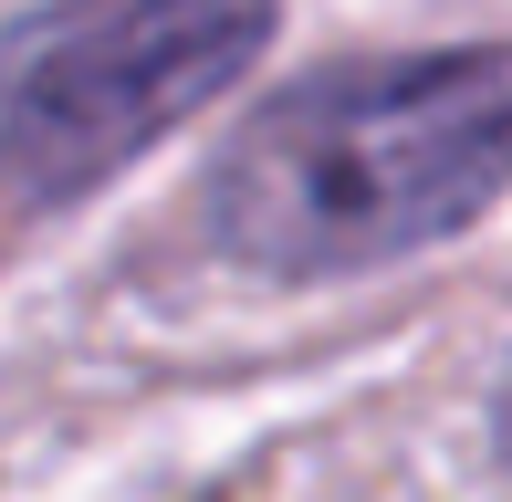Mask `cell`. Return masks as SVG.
Here are the masks:
<instances>
[{
	"mask_svg": "<svg viewBox=\"0 0 512 502\" xmlns=\"http://www.w3.org/2000/svg\"><path fill=\"white\" fill-rule=\"evenodd\" d=\"M512 189V42L377 53L272 95L209 168V241L251 272H377Z\"/></svg>",
	"mask_w": 512,
	"mask_h": 502,
	"instance_id": "1",
	"label": "cell"
},
{
	"mask_svg": "<svg viewBox=\"0 0 512 502\" xmlns=\"http://www.w3.org/2000/svg\"><path fill=\"white\" fill-rule=\"evenodd\" d=\"M272 0H84L0 53V189L74 199L251 74Z\"/></svg>",
	"mask_w": 512,
	"mask_h": 502,
	"instance_id": "2",
	"label": "cell"
},
{
	"mask_svg": "<svg viewBox=\"0 0 512 502\" xmlns=\"http://www.w3.org/2000/svg\"><path fill=\"white\" fill-rule=\"evenodd\" d=\"M502 461H512V377H502Z\"/></svg>",
	"mask_w": 512,
	"mask_h": 502,
	"instance_id": "3",
	"label": "cell"
}]
</instances>
